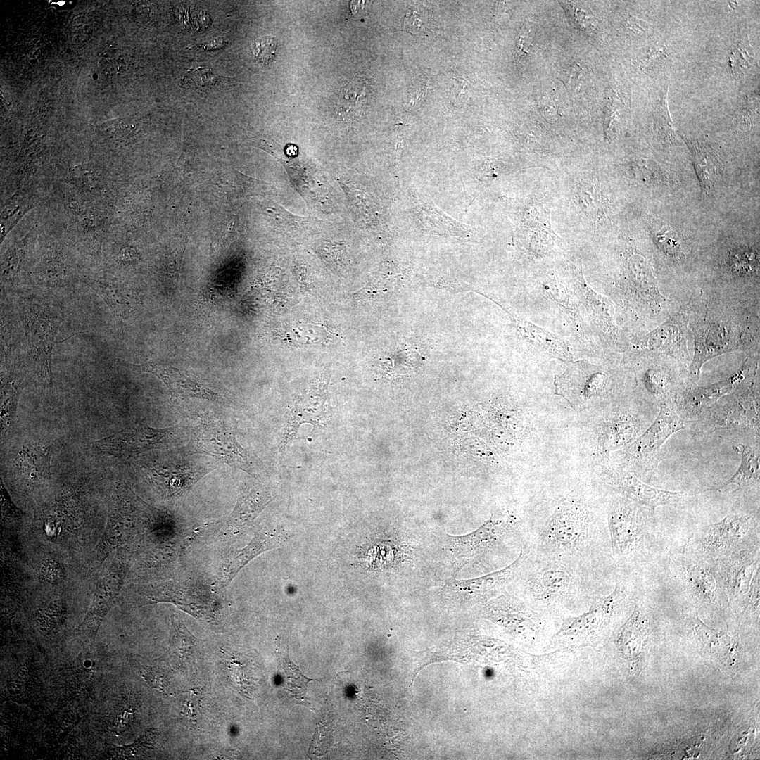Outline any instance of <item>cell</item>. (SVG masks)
Here are the masks:
<instances>
[{
    "label": "cell",
    "instance_id": "6da1fadb",
    "mask_svg": "<svg viewBox=\"0 0 760 760\" xmlns=\"http://www.w3.org/2000/svg\"><path fill=\"white\" fill-rule=\"evenodd\" d=\"M582 500L565 498L543 519L523 529L528 555L595 568L597 520Z\"/></svg>",
    "mask_w": 760,
    "mask_h": 760
},
{
    "label": "cell",
    "instance_id": "7a4b0ae2",
    "mask_svg": "<svg viewBox=\"0 0 760 760\" xmlns=\"http://www.w3.org/2000/svg\"><path fill=\"white\" fill-rule=\"evenodd\" d=\"M525 552V551H524ZM514 581L528 605L544 613L590 604L599 595L594 568L527 554Z\"/></svg>",
    "mask_w": 760,
    "mask_h": 760
},
{
    "label": "cell",
    "instance_id": "3957f363",
    "mask_svg": "<svg viewBox=\"0 0 760 760\" xmlns=\"http://www.w3.org/2000/svg\"><path fill=\"white\" fill-rule=\"evenodd\" d=\"M20 313L37 386L49 391L53 386L52 351L63 313L53 305L36 300L22 303Z\"/></svg>",
    "mask_w": 760,
    "mask_h": 760
},
{
    "label": "cell",
    "instance_id": "277c9868",
    "mask_svg": "<svg viewBox=\"0 0 760 760\" xmlns=\"http://www.w3.org/2000/svg\"><path fill=\"white\" fill-rule=\"evenodd\" d=\"M190 444L194 453L210 455L220 462L253 475L256 467L254 457L239 443L229 426L219 419L203 417Z\"/></svg>",
    "mask_w": 760,
    "mask_h": 760
},
{
    "label": "cell",
    "instance_id": "5b68a950",
    "mask_svg": "<svg viewBox=\"0 0 760 760\" xmlns=\"http://www.w3.org/2000/svg\"><path fill=\"white\" fill-rule=\"evenodd\" d=\"M623 585L616 580L614 589L608 595H600L590 604L588 611L562 620L552 639L557 642L588 641L597 636L609 624L626 598Z\"/></svg>",
    "mask_w": 760,
    "mask_h": 760
},
{
    "label": "cell",
    "instance_id": "8992f818",
    "mask_svg": "<svg viewBox=\"0 0 760 760\" xmlns=\"http://www.w3.org/2000/svg\"><path fill=\"white\" fill-rule=\"evenodd\" d=\"M179 426L154 429L146 422H139L127 429L94 443L103 454L127 458L153 449H163L177 443Z\"/></svg>",
    "mask_w": 760,
    "mask_h": 760
},
{
    "label": "cell",
    "instance_id": "52a82bcc",
    "mask_svg": "<svg viewBox=\"0 0 760 760\" xmlns=\"http://www.w3.org/2000/svg\"><path fill=\"white\" fill-rule=\"evenodd\" d=\"M520 526L519 521L512 516L492 517L470 534L450 537L449 549L460 561L476 559L499 546L510 534L523 531Z\"/></svg>",
    "mask_w": 760,
    "mask_h": 760
},
{
    "label": "cell",
    "instance_id": "ba28073f",
    "mask_svg": "<svg viewBox=\"0 0 760 760\" xmlns=\"http://www.w3.org/2000/svg\"><path fill=\"white\" fill-rule=\"evenodd\" d=\"M487 613L490 619L529 642L538 639L545 630L543 613L509 595L493 600L487 607Z\"/></svg>",
    "mask_w": 760,
    "mask_h": 760
},
{
    "label": "cell",
    "instance_id": "9c48e42d",
    "mask_svg": "<svg viewBox=\"0 0 760 760\" xmlns=\"http://www.w3.org/2000/svg\"><path fill=\"white\" fill-rule=\"evenodd\" d=\"M128 365L137 371L157 376L166 385L172 398L177 400L195 398L222 404L227 402L224 396L183 369L156 360Z\"/></svg>",
    "mask_w": 760,
    "mask_h": 760
},
{
    "label": "cell",
    "instance_id": "30bf717a",
    "mask_svg": "<svg viewBox=\"0 0 760 760\" xmlns=\"http://www.w3.org/2000/svg\"><path fill=\"white\" fill-rule=\"evenodd\" d=\"M146 477L168 497L186 495L191 488L213 469L211 466L179 464L170 462L145 464Z\"/></svg>",
    "mask_w": 760,
    "mask_h": 760
},
{
    "label": "cell",
    "instance_id": "8fae6325",
    "mask_svg": "<svg viewBox=\"0 0 760 760\" xmlns=\"http://www.w3.org/2000/svg\"><path fill=\"white\" fill-rule=\"evenodd\" d=\"M123 570L114 564L100 578L92 602L78 629L94 638L105 616L115 604L122 588Z\"/></svg>",
    "mask_w": 760,
    "mask_h": 760
},
{
    "label": "cell",
    "instance_id": "7c38bea8",
    "mask_svg": "<svg viewBox=\"0 0 760 760\" xmlns=\"http://www.w3.org/2000/svg\"><path fill=\"white\" fill-rule=\"evenodd\" d=\"M730 327L716 323L702 325L695 331V355L690 374L698 378L702 365L711 358L739 348L740 340Z\"/></svg>",
    "mask_w": 760,
    "mask_h": 760
},
{
    "label": "cell",
    "instance_id": "4fadbf2b",
    "mask_svg": "<svg viewBox=\"0 0 760 760\" xmlns=\"http://www.w3.org/2000/svg\"><path fill=\"white\" fill-rule=\"evenodd\" d=\"M642 522L635 505L618 503L608 518L610 543L614 557H625L634 549L641 533Z\"/></svg>",
    "mask_w": 760,
    "mask_h": 760
},
{
    "label": "cell",
    "instance_id": "5bb4252c",
    "mask_svg": "<svg viewBox=\"0 0 760 760\" xmlns=\"http://www.w3.org/2000/svg\"><path fill=\"white\" fill-rule=\"evenodd\" d=\"M686 422L667 405L662 403L660 411L650 428L632 445L631 452L637 458L650 460L657 456L667 439L685 427Z\"/></svg>",
    "mask_w": 760,
    "mask_h": 760
},
{
    "label": "cell",
    "instance_id": "9a60e30c",
    "mask_svg": "<svg viewBox=\"0 0 760 760\" xmlns=\"http://www.w3.org/2000/svg\"><path fill=\"white\" fill-rule=\"evenodd\" d=\"M526 557L523 549L516 559L507 566L485 576L466 581H454L448 585L457 593L486 599L502 591L515 580Z\"/></svg>",
    "mask_w": 760,
    "mask_h": 760
},
{
    "label": "cell",
    "instance_id": "2e32d148",
    "mask_svg": "<svg viewBox=\"0 0 760 760\" xmlns=\"http://www.w3.org/2000/svg\"><path fill=\"white\" fill-rule=\"evenodd\" d=\"M288 538L287 532L281 528L261 530L252 540L226 562L220 576L221 587H226L238 572L258 555L280 546Z\"/></svg>",
    "mask_w": 760,
    "mask_h": 760
},
{
    "label": "cell",
    "instance_id": "e0dca14e",
    "mask_svg": "<svg viewBox=\"0 0 760 760\" xmlns=\"http://www.w3.org/2000/svg\"><path fill=\"white\" fill-rule=\"evenodd\" d=\"M611 484L629 499L651 509L659 505L677 506L688 496L683 493L652 487L628 474L619 476Z\"/></svg>",
    "mask_w": 760,
    "mask_h": 760
},
{
    "label": "cell",
    "instance_id": "ac0fdd59",
    "mask_svg": "<svg viewBox=\"0 0 760 760\" xmlns=\"http://www.w3.org/2000/svg\"><path fill=\"white\" fill-rule=\"evenodd\" d=\"M607 376L584 362H575L559 378L558 388L569 396L588 398L604 388Z\"/></svg>",
    "mask_w": 760,
    "mask_h": 760
},
{
    "label": "cell",
    "instance_id": "d6986e66",
    "mask_svg": "<svg viewBox=\"0 0 760 760\" xmlns=\"http://www.w3.org/2000/svg\"><path fill=\"white\" fill-rule=\"evenodd\" d=\"M272 500L268 490L260 486L245 487L227 521L228 531L235 534L250 524Z\"/></svg>",
    "mask_w": 760,
    "mask_h": 760
},
{
    "label": "cell",
    "instance_id": "ffe728a7",
    "mask_svg": "<svg viewBox=\"0 0 760 760\" xmlns=\"http://www.w3.org/2000/svg\"><path fill=\"white\" fill-rule=\"evenodd\" d=\"M502 307L509 315L520 334L532 346L552 356L570 358L569 348L560 338L519 317L509 307L504 305Z\"/></svg>",
    "mask_w": 760,
    "mask_h": 760
},
{
    "label": "cell",
    "instance_id": "44dd1931",
    "mask_svg": "<svg viewBox=\"0 0 760 760\" xmlns=\"http://www.w3.org/2000/svg\"><path fill=\"white\" fill-rule=\"evenodd\" d=\"M50 457L47 448L27 445L19 452L14 460V465L19 474L27 481H41L49 473Z\"/></svg>",
    "mask_w": 760,
    "mask_h": 760
},
{
    "label": "cell",
    "instance_id": "7402d4cb",
    "mask_svg": "<svg viewBox=\"0 0 760 760\" xmlns=\"http://www.w3.org/2000/svg\"><path fill=\"white\" fill-rule=\"evenodd\" d=\"M83 281L94 290L117 318L127 311L129 300L122 284L110 277H87Z\"/></svg>",
    "mask_w": 760,
    "mask_h": 760
},
{
    "label": "cell",
    "instance_id": "603a6c76",
    "mask_svg": "<svg viewBox=\"0 0 760 760\" xmlns=\"http://www.w3.org/2000/svg\"><path fill=\"white\" fill-rule=\"evenodd\" d=\"M645 346L651 350L675 357L687 354L684 334L676 324L671 322H666L650 333Z\"/></svg>",
    "mask_w": 760,
    "mask_h": 760
},
{
    "label": "cell",
    "instance_id": "cb8c5ba5",
    "mask_svg": "<svg viewBox=\"0 0 760 760\" xmlns=\"http://www.w3.org/2000/svg\"><path fill=\"white\" fill-rule=\"evenodd\" d=\"M733 448L741 455V462L735 473L722 488L737 484L742 489L751 488L759 482V450L745 444L733 445Z\"/></svg>",
    "mask_w": 760,
    "mask_h": 760
},
{
    "label": "cell",
    "instance_id": "d4e9b609",
    "mask_svg": "<svg viewBox=\"0 0 760 760\" xmlns=\"http://www.w3.org/2000/svg\"><path fill=\"white\" fill-rule=\"evenodd\" d=\"M645 633L646 621L636 605L629 619L621 627L617 639V646L626 658L628 659L631 649V659L638 656Z\"/></svg>",
    "mask_w": 760,
    "mask_h": 760
},
{
    "label": "cell",
    "instance_id": "484cf974",
    "mask_svg": "<svg viewBox=\"0 0 760 760\" xmlns=\"http://www.w3.org/2000/svg\"><path fill=\"white\" fill-rule=\"evenodd\" d=\"M172 635L168 657L182 665L189 661L197 648L198 640L187 630L182 619L177 614L171 616Z\"/></svg>",
    "mask_w": 760,
    "mask_h": 760
},
{
    "label": "cell",
    "instance_id": "4316f807",
    "mask_svg": "<svg viewBox=\"0 0 760 760\" xmlns=\"http://www.w3.org/2000/svg\"><path fill=\"white\" fill-rule=\"evenodd\" d=\"M279 669L284 688L296 698H303L309 682L314 680L305 676L299 667L289 657L287 647L279 644L276 649Z\"/></svg>",
    "mask_w": 760,
    "mask_h": 760
},
{
    "label": "cell",
    "instance_id": "83f0119b",
    "mask_svg": "<svg viewBox=\"0 0 760 760\" xmlns=\"http://www.w3.org/2000/svg\"><path fill=\"white\" fill-rule=\"evenodd\" d=\"M66 267L61 253L51 250L46 253L34 270L37 281L45 286H64L66 281Z\"/></svg>",
    "mask_w": 760,
    "mask_h": 760
},
{
    "label": "cell",
    "instance_id": "f1b7e54d",
    "mask_svg": "<svg viewBox=\"0 0 760 760\" xmlns=\"http://www.w3.org/2000/svg\"><path fill=\"white\" fill-rule=\"evenodd\" d=\"M687 145L691 151L696 172L704 189L709 188L712 183L711 177L714 175L716 159L713 151L704 142L698 140H688Z\"/></svg>",
    "mask_w": 760,
    "mask_h": 760
},
{
    "label": "cell",
    "instance_id": "f546056e",
    "mask_svg": "<svg viewBox=\"0 0 760 760\" xmlns=\"http://www.w3.org/2000/svg\"><path fill=\"white\" fill-rule=\"evenodd\" d=\"M1 429L11 423L20 395V384L11 374L1 381Z\"/></svg>",
    "mask_w": 760,
    "mask_h": 760
},
{
    "label": "cell",
    "instance_id": "4dcf8cb0",
    "mask_svg": "<svg viewBox=\"0 0 760 760\" xmlns=\"http://www.w3.org/2000/svg\"><path fill=\"white\" fill-rule=\"evenodd\" d=\"M226 661L233 681L237 688L243 692L248 693L246 689L252 688L251 664L245 662V659L240 657L238 652L234 653L227 652Z\"/></svg>",
    "mask_w": 760,
    "mask_h": 760
},
{
    "label": "cell",
    "instance_id": "1f68e13d",
    "mask_svg": "<svg viewBox=\"0 0 760 760\" xmlns=\"http://www.w3.org/2000/svg\"><path fill=\"white\" fill-rule=\"evenodd\" d=\"M742 374H735L726 381L719 382L708 387H700L692 391V400L696 405L707 404L716 400L723 394L733 389L737 381H741Z\"/></svg>",
    "mask_w": 760,
    "mask_h": 760
},
{
    "label": "cell",
    "instance_id": "d6a6232c",
    "mask_svg": "<svg viewBox=\"0 0 760 760\" xmlns=\"http://www.w3.org/2000/svg\"><path fill=\"white\" fill-rule=\"evenodd\" d=\"M730 58L731 70L735 75L745 74L754 63V51L749 39H743L734 46Z\"/></svg>",
    "mask_w": 760,
    "mask_h": 760
},
{
    "label": "cell",
    "instance_id": "836d02e7",
    "mask_svg": "<svg viewBox=\"0 0 760 760\" xmlns=\"http://www.w3.org/2000/svg\"><path fill=\"white\" fill-rule=\"evenodd\" d=\"M224 79L226 78L217 75L210 69L198 68L188 71L184 77L182 82L184 84L202 89L211 87Z\"/></svg>",
    "mask_w": 760,
    "mask_h": 760
},
{
    "label": "cell",
    "instance_id": "e575fe53",
    "mask_svg": "<svg viewBox=\"0 0 760 760\" xmlns=\"http://www.w3.org/2000/svg\"><path fill=\"white\" fill-rule=\"evenodd\" d=\"M689 576L696 590L706 598L712 600L716 583L713 576L704 569L695 566L690 569Z\"/></svg>",
    "mask_w": 760,
    "mask_h": 760
},
{
    "label": "cell",
    "instance_id": "d590c367",
    "mask_svg": "<svg viewBox=\"0 0 760 760\" xmlns=\"http://www.w3.org/2000/svg\"><path fill=\"white\" fill-rule=\"evenodd\" d=\"M693 631L702 646L711 649L720 645L728 635L706 626L697 617L692 621Z\"/></svg>",
    "mask_w": 760,
    "mask_h": 760
},
{
    "label": "cell",
    "instance_id": "8d00e7d4",
    "mask_svg": "<svg viewBox=\"0 0 760 760\" xmlns=\"http://www.w3.org/2000/svg\"><path fill=\"white\" fill-rule=\"evenodd\" d=\"M277 47V41L275 37L264 36L254 42L252 51L258 62L267 65L273 61Z\"/></svg>",
    "mask_w": 760,
    "mask_h": 760
},
{
    "label": "cell",
    "instance_id": "74e56055",
    "mask_svg": "<svg viewBox=\"0 0 760 760\" xmlns=\"http://www.w3.org/2000/svg\"><path fill=\"white\" fill-rule=\"evenodd\" d=\"M99 65L106 75L116 76L125 71L126 63L120 51L109 50L100 57Z\"/></svg>",
    "mask_w": 760,
    "mask_h": 760
},
{
    "label": "cell",
    "instance_id": "f35d334b",
    "mask_svg": "<svg viewBox=\"0 0 760 760\" xmlns=\"http://www.w3.org/2000/svg\"><path fill=\"white\" fill-rule=\"evenodd\" d=\"M195 689L183 692L182 698V711L188 719L194 721L198 715L197 711L201 707V697Z\"/></svg>",
    "mask_w": 760,
    "mask_h": 760
},
{
    "label": "cell",
    "instance_id": "ab89813d",
    "mask_svg": "<svg viewBox=\"0 0 760 760\" xmlns=\"http://www.w3.org/2000/svg\"><path fill=\"white\" fill-rule=\"evenodd\" d=\"M672 234L667 232L657 233V240L662 250L669 255L677 258L680 254L679 243Z\"/></svg>",
    "mask_w": 760,
    "mask_h": 760
},
{
    "label": "cell",
    "instance_id": "60d3db41",
    "mask_svg": "<svg viewBox=\"0 0 760 760\" xmlns=\"http://www.w3.org/2000/svg\"><path fill=\"white\" fill-rule=\"evenodd\" d=\"M645 385L650 393L661 394L664 385L662 374L656 369H650L645 376Z\"/></svg>",
    "mask_w": 760,
    "mask_h": 760
},
{
    "label": "cell",
    "instance_id": "b9f144b4",
    "mask_svg": "<svg viewBox=\"0 0 760 760\" xmlns=\"http://www.w3.org/2000/svg\"><path fill=\"white\" fill-rule=\"evenodd\" d=\"M144 676L154 688L164 694L167 693L168 680L161 671L148 669Z\"/></svg>",
    "mask_w": 760,
    "mask_h": 760
},
{
    "label": "cell",
    "instance_id": "7bdbcfd3",
    "mask_svg": "<svg viewBox=\"0 0 760 760\" xmlns=\"http://www.w3.org/2000/svg\"><path fill=\"white\" fill-rule=\"evenodd\" d=\"M40 570L43 578L51 583L60 582L63 576L61 566L54 561H49L43 564Z\"/></svg>",
    "mask_w": 760,
    "mask_h": 760
},
{
    "label": "cell",
    "instance_id": "ee69618b",
    "mask_svg": "<svg viewBox=\"0 0 760 760\" xmlns=\"http://www.w3.org/2000/svg\"><path fill=\"white\" fill-rule=\"evenodd\" d=\"M666 58L665 47L659 46L650 49L646 56L643 57L642 66L646 68H654L657 64L662 63Z\"/></svg>",
    "mask_w": 760,
    "mask_h": 760
},
{
    "label": "cell",
    "instance_id": "f6af8a7d",
    "mask_svg": "<svg viewBox=\"0 0 760 760\" xmlns=\"http://www.w3.org/2000/svg\"><path fill=\"white\" fill-rule=\"evenodd\" d=\"M405 28L411 32L418 33L423 30V22L416 12L407 14L404 21Z\"/></svg>",
    "mask_w": 760,
    "mask_h": 760
},
{
    "label": "cell",
    "instance_id": "bcb514c9",
    "mask_svg": "<svg viewBox=\"0 0 760 760\" xmlns=\"http://www.w3.org/2000/svg\"><path fill=\"white\" fill-rule=\"evenodd\" d=\"M581 68L577 64H572L566 68L562 71L563 81L565 84H571L573 81H576L579 77Z\"/></svg>",
    "mask_w": 760,
    "mask_h": 760
},
{
    "label": "cell",
    "instance_id": "7dc6e473",
    "mask_svg": "<svg viewBox=\"0 0 760 760\" xmlns=\"http://www.w3.org/2000/svg\"><path fill=\"white\" fill-rule=\"evenodd\" d=\"M531 31V29H524L522 34H520L517 44V51L520 54L526 53V49L531 45L532 40Z\"/></svg>",
    "mask_w": 760,
    "mask_h": 760
},
{
    "label": "cell",
    "instance_id": "c3c4849f",
    "mask_svg": "<svg viewBox=\"0 0 760 760\" xmlns=\"http://www.w3.org/2000/svg\"><path fill=\"white\" fill-rule=\"evenodd\" d=\"M365 1H353L350 2V8L353 15H357L363 10Z\"/></svg>",
    "mask_w": 760,
    "mask_h": 760
}]
</instances>
